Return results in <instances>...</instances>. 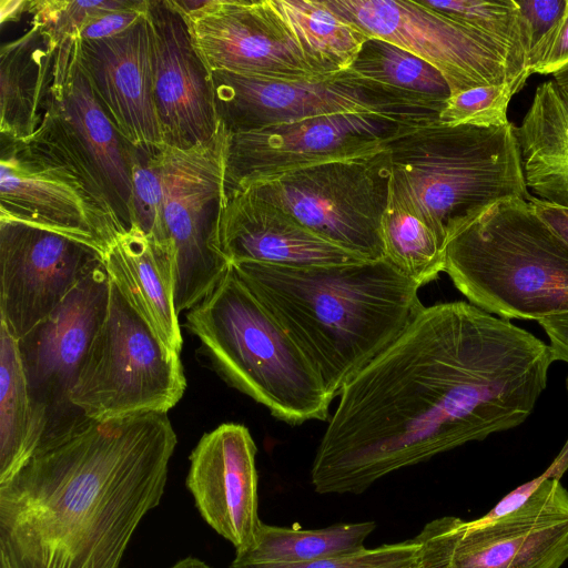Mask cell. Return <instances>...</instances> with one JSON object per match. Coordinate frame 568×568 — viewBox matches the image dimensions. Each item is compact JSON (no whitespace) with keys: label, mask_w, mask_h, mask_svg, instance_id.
I'll return each instance as SVG.
<instances>
[{"label":"cell","mask_w":568,"mask_h":568,"mask_svg":"<svg viewBox=\"0 0 568 568\" xmlns=\"http://www.w3.org/2000/svg\"><path fill=\"white\" fill-rule=\"evenodd\" d=\"M426 123L430 122L343 113L230 133L225 190L245 187L301 168L371 155L400 133Z\"/></svg>","instance_id":"13"},{"label":"cell","mask_w":568,"mask_h":568,"mask_svg":"<svg viewBox=\"0 0 568 568\" xmlns=\"http://www.w3.org/2000/svg\"><path fill=\"white\" fill-rule=\"evenodd\" d=\"M549 345L464 302L424 306L339 393L311 469L317 494L382 477L523 424L544 392Z\"/></svg>","instance_id":"1"},{"label":"cell","mask_w":568,"mask_h":568,"mask_svg":"<svg viewBox=\"0 0 568 568\" xmlns=\"http://www.w3.org/2000/svg\"><path fill=\"white\" fill-rule=\"evenodd\" d=\"M45 425L33 407L18 339L0 323V484L37 452Z\"/></svg>","instance_id":"26"},{"label":"cell","mask_w":568,"mask_h":568,"mask_svg":"<svg viewBox=\"0 0 568 568\" xmlns=\"http://www.w3.org/2000/svg\"><path fill=\"white\" fill-rule=\"evenodd\" d=\"M229 140L230 132L221 122L206 143L190 149L163 145L153 154L162 185L163 232L175 262L179 314L210 295L231 266L211 245L225 195Z\"/></svg>","instance_id":"10"},{"label":"cell","mask_w":568,"mask_h":568,"mask_svg":"<svg viewBox=\"0 0 568 568\" xmlns=\"http://www.w3.org/2000/svg\"><path fill=\"white\" fill-rule=\"evenodd\" d=\"M566 385H567V390H568V377H567V379H566Z\"/></svg>","instance_id":"46"},{"label":"cell","mask_w":568,"mask_h":568,"mask_svg":"<svg viewBox=\"0 0 568 568\" xmlns=\"http://www.w3.org/2000/svg\"><path fill=\"white\" fill-rule=\"evenodd\" d=\"M298 41L323 74L349 67L368 36L343 19L326 0H274Z\"/></svg>","instance_id":"30"},{"label":"cell","mask_w":568,"mask_h":568,"mask_svg":"<svg viewBox=\"0 0 568 568\" xmlns=\"http://www.w3.org/2000/svg\"><path fill=\"white\" fill-rule=\"evenodd\" d=\"M566 65H568V10L550 51L535 73L554 75Z\"/></svg>","instance_id":"39"},{"label":"cell","mask_w":568,"mask_h":568,"mask_svg":"<svg viewBox=\"0 0 568 568\" xmlns=\"http://www.w3.org/2000/svg\"><path fill=\"white\" fill-rule=\"evenodd\" d=\"M389 184L385 146L371 155L292 170L245 187L331 243L362 260L377 261L385 258L382 219Z\"/></svg>","instance_id":"9"},{"label":"cell","mask_w":568,"mask_h":568,"mask_svg":"<svg viewBox=\"0 0 568 568\" xmlns=\"http://www.w3.org/2000/svg\"><path fill=\"white\" fill-rule=\"evenodd\" d=\"M419 2L493 42L506 59L513 94L524 87L530 75L528 36L515 0H422Z\"/></svg>","instance_id":"29"},{"label":"cell","mask_w":568,"mask_h":568,"mask_svg":"<svg viewBox=\"0 0 568 568\" xmlns=\"http://www.w3.org/2000/svg\"><path fill=\"white\" fill-rule=\"evenodd\" d=\"M392 568H424V567L419 566V565L416 562V564H413V565H409V566L392 567Z\"/></svg>","instance_id":"45"},{"label":"cell","mask_w":568,"mask_h":568,"mask_svg":"<svg viewBox=\"0 0 568 568\" xmlns=\"http://www.w3.org/2000/svg\"><path fill=\"white\" fill-rule=\"evenodd\" d=\"M211 245L231 265L315 266L366 261L315 234L248 187L225 190Z\"/></svg>","instance_id":"21"},{"label":"cell","mask_w":568,"mask_h":568,"mask_svg":"<svg viewBox=\"0 0 568 568\" xmlns=\"http://www.w3.org/2000/svg\"><path fill=\"white\" fill-rule=\"evenodd\" d=\"M27 1H1V24L18 20L26 12Z\"/></svg>","instance_id":"41"},{"label":"cell","mask_w":568,"mask_h":568,"mask_svg":"<svg viewBox=\"0 0 568 568\" xmlns=\"http://www.w3.org/2000/svg\"><path fill=\"white\" fill-rule=\"evenodd\" d=\"M55 47L31 26L0 49V136L26 139L41 123Z\"/></svg>","instance_id":"25"},{"label":"cell","mask_w":568,"mask_h":568,"mask_svg":"<svg viewBox=\"0 0 568 568\" xmlns=\"http://www.w3.org/2000/svg\"><path fill=\"white\" fill-rule=\"evenodd\" d=\"M418 551L419 544L413 538L304 562L241 564L232 561L230 568H392L416 564Z\"/></svg>","instance_id":"34"},{"label":"cell","mask_w":568,"mask_h":568,"mask_svg":"<svg viewBox=\"0 0 568 568\" xmlns=\"http://www.w3.org/2000/svg\"><path fill=\"white\" fill-rule=\"evenodd\" d=\"M514 132L527 189L568 209V90L555 80L539 84Z\"/></svg>","instance_id":"24"},{"label":"cell","mask_w":568,"mask_h":568,"mask_svg":"<svg viewBox=\"0 0 568 568\" xmlns=\"http://www.w3.org/2000/svg\"><path fill=\"white\" fill-rule=\"evenodd\" d=\"M178 436L168 413L84 418L0 484L6 568H121L159 506Z\"/></svg>","instance_id":"2"},{"label":"cell","mask_w":568,"mask_h":568,"mask_svg":"<svg viewBox=\"0 0 568 568\" xmlns=\"http://www.w3.org/2000/svg\"><path fill=\"white\" fill-rule=\"evenodd\" d=\"M256 445L241 424L225 423L205 433L190 454L185 479L204 521L235 548H248L258 518Z\"/></svg>","instance_id":"19"},{"label":"cell","mask_w":568,"mask_h":568,"mask_svg":"<svg viewBox=\"0 0 568 568\" xmlns=\"http://www.w3.org/2000/svg\"><path fill=\"white\" fill-rule=\"evenodd\" d=\"M414 539L424 568H560L568 560V491L545 478L503 517L481 523L444 516Z\"/></svg>","instance_id":"11"},{"label":"cell","mask_w":568,"mask_h":568,"mask_svg":"<svg viewBox=\"0 0 568 568\" xmlns=\"http://www.w3.org/2000/svg\"><path fill=\"white\" fill-rule=\"evenodd\" d=\"M209 72L277 80L326 75L274 0H170Z\"/></svg>","instance_id":"14"},{"label":"cell","mask_w":568,"mask_h":568,"mask_svg":"<svg viewBox=\"0 0 568 568\" xmlns=\"http://www.w3.org/2000/svg\"><path fill=\"white\" fill-rule=\"evenodd\" d=\"M149 0H128L118 9L105 11L92 19L79 33L80 40H100L119 34L146 14Z\"/></svg>","instance_id":"36"},{"label":"cell","mask_w":568,"mask_h":568,"mask_svg":"<svg viewBox=\"0 0 568 568\" xmlns=\"http://www.w3.org/2000/svg\"><path fill=\"white\" fill-rule=\"evenodd\" d=\"M528 36L530 74L550 51L568 10V0H515Z\"/></svg>","instance_id":"35"},{"label":"cell","mask_w":568,"mask_h":568,"mask_svg":"<svg viewBox=\"0 0 568 568\" xmlns=\"http://www.w3.org/2000/svg\"><path fill=\"white\" fill-rule=\"evenodd\" d=\"M550 341L555 361L568 363V312L539 321Z\"/></svg>","instance_id":"38"},{"label":"cell","mask_w":568,"mask_h":568,"mask_svg":"<svg viewBox=\"0 0 568 568\" xmlns=\"http://www.w3.org/2000/svg\"><path fill=\"white\" fill-rule=\"evenodd\" d=\"M185 328L232 387L292 425L326 420L332 398L306 355L230 266Z\"/></svg>","instance_id":"6"},{"label":"cell","mask_w":568,"mask_h":568,"mask_svg":"<svg viewBox=\"0 0 568 568\" xmlns=\"http://www.w3.org/2000/svg\"><path fill=\"white\" fill-rule=\"evenodd\" d=\"M0 142V220L59 233L102 255L129 230L91 155L49 101L31 136Z\"/></svg>","instance_id":"7"},{"label":"cell","mask_w":568,"mask_h":568,"mask_svg":"<svg viewBox=\"0 0 568 568\" xmlns=\"http://www.w3.org/2000/svg\"><path fill=\"white\" fill-rule=\"evenodd\" d=\"M567 468H568V442H567V445L565 446V448L562 449L561 454L555 460V463L544 474L547 476V478H552V479L559 480L561 475L565 473V470Z\"/></svg>","instance_id":"42"},{"label":"cell","mask_w":568,"mask_h":568,"mask_svg":"<svg viewBox=\"0 0 568 568\" xmlns=\"http://www.w3.org/2000/svg\"><path fill=\"white\" fill-rule=\"evenodd\" d=\"M170 568H213L203 560L195 557H186L176 561Z\"/></svg>","instance_id":"43"},{"label":"cell","mask_w":568,"mask_h":568,"mask_svg":"<svg viewBox=\"0 0 568 568\" xmlns=\"http://www.w3.org/2000/svg\"><path fill=\"white\" fill-rule=\"evenodd\" d=\"M103 264L110 281L131 307L169 349L180 353L182 335L174 301L173 253L133 224L105 250Z\"/></svg>","instance_id":"23"},{"label":"cell","mask_w":568,"mask_h":568,"mask_svg":"<svg viewBox=\"0 0 568 568\" xmlns=\"http://www.w3.org/2000/svg\"><path fill=\"white\" fill-rule=\"evenodd\" d=\"M210 74L219 120L230 133L343 113H376L423 122L439 118V113L414 106L349 69L296 80L223 71Z\"/></svg>","instance_id":"12"},{"label":"cell","mask_w":568,"mask_h":568,"mask_svg":"<svg viewBox=\"0 0 568 568\" xmlns=\"http://www.w3.org/2000/svg\"><path fill=\"white\" fill-rule=\"evenodd\" d=\"M102 262L100 252L68 236L0 220V323L20 339Z\"/></svg>","instance_id":"17"},{"label":"cell","mask_w":568,"mask_h":568,"mask_svg":"<svg viewBox=\"0 0 568 568\" xmlns=\"http://www.w3.org/2000/svg\"><path fill=\"white\" fill-rule=\"evenodd\" d=\"M514 126L435 121L395 136L386 145L388 202L425 222L445 248L495 203L531 201Z\"/></svg>","instance_id":"4"},{"label":"cell","mask_w":568,"mask_h":568,"mask_svg":"<svg viewBox=\"0 0 568 568\" xmlns=\"http://www.w3.org/2000/svg\"><path fill=\"white\" fill-rule=\"evenodd\" d=\"M314 366L334 399L424 307L420 288L386 258L345 264L231 265Z\"/></svg>","instance_id":"3"},{"label":"cell","mask_w":568,"mask_h":568,"mask_svg":"<svg viewBox=\"0 0 568 568\" xmlns=\"http://www.w3.org/2000/svg\"><path fill=\"white\" fill-rule=\"evenodd\" d=\"M79 52L98 100L119 134L140 152L162 148L148 11L119 34L79 39Z\"/></svg>","instance_id":"20"},{"label":"cell","mask_w":568,"mask_h":568,"mask_svg":"<svg viewBox=\"0 0 568 568\" xmlns=\"http://www.w3.org/2000/svg\"><path fill=\"white\" fill-rule=\"evenodd\" d=\"M186 379L180 353L169 349L110 281L104 318L71 392V404L91 420L168 413Z\"/></svg>","instance_id":"8"},{"label":"cell","mask_w":568,"mask_h":568,"mask_svg":"<svg viewBox=\"0 0 568 568\" xmlns=\"http://www.w3.org/2000/svg\"><path fill=\"white\" fill-rule=\"evenodd\" d=\"M513 95L508 83L483 85L458 92L447 100L438 121L449 125H506L510 123L507 111Z\"/></svg>","instance_id":"33"},{"label":"cell","mask_w":568,"mask_h":568,"mask_svg":"<svg viewBox=\"0 0 568 568\" xmlns=\"http://www.w3.org/2000/svg\"><path fill=\"white\" fill-rule=\"evenodd\" d=\"M545 478H547V476L542 474L538 478H535L510 491L486 515L478 518V520L481 523L490 521L518 509L528 500Z\"/></svg>","instance_id":"37"},{"label":"cell","mask_w":568,"mask_h":568,"mask_svg":"<svg viewBox=\"0 0 568 568\" xmlns=\"http://www.w3.org/2000/svg\"><path fill=\"white\" fill-rule=\"evenodd\" d=\"M536 213L568 244V209L532 197Z\"/></svg>","instance_id":"40"},{"label":"cell","mask_w":568,"mask_h":568,"mask_svg":"<svg viewBox=\"0 0 568 568\" xmlns=\"http://www.w3.org/2000/svg\"><path fill=\"white\" fill-rule=\"evenodd\" d=\"M554 80L562 88L568 90V65L559 70L554 75Z\"/></svg>","instance_id":"44"},{"label":"cell","mask_w":568,"mask_h":568,"mask_svg":"<svg viewBox=\"0 0 568 568\" xmlns=\"http://www.w3.org/2000/svg\"><path fill=\"white\" fill-rule=\"evenodd\" d=\"M374 521L335 524L320 529L287 528L262 521L254 542L235 552L233 561L304 562L346 555L365 548Z\"/></svg>","instance_id":"28"},{"label":"cell","mask_w":568,"mask_h":568,"mask_svg":"<svg viewBox=\"0 0 568 568\" xmlns=\"http://www.w3.org/2000/svg\"><path fill=\"white\" fill-rule=\"evenodd\" d=\"M128 0H31L26 12L31 14V26L58 48L77 38L97 16L123 7Z\"/></svg>","instance_id":"32"},{"label":"cell","mask_w":568,"mask_h":568,"mask_svg":"<svg viewBox=\"0 0 568 568\" xmlns=\"http://www.w3.org/2000/svg\"><path fill=\"white\" fill-rule=\"evenodd\" d=\"M0 568H6L2 564H0Z\"/></svg>","instance_id":"47"},{"label":"cell","mask_w":568,"mask_h":568,"mask_svg":"<svg viewBox=\"0 0 568 568\" xmlns=\"http://www.w3.org/2000/svg\"><path fill=\"white\" fill-rule=\"evenodd\" d=\"M48 101L91 155L130 227L138 150L119 134L98 100L80 58L78 38L55 49Z\"/></svg>","instance_id":"22"},{"label":"cell","mask_w":568,"mask_h":568,"mask_svg":"<svg viewBox=\"0 0 568 568\" xmlns=\"http://www.w3.org/2000/svg\"><path fill=\"white\" fill-rule=\"evenodd\" d=\"M347 69L414 106L437 113L452 97L436 68L379 38L368 37Z\"/></svg>","instance_id":"27"},{"label":"cell","mask_w":568,"mask_h":568,"mask_svg":"<svg viewBox=\"0 0 568 568\" xmlns=\"http://www.w3.org/2000/svg\"><path fill=\"white\" fill-rule=\"evenodd\" d=\"M385 258L419 287L444 272L445 248L417 216L390 204L382 219Z\"/></svg>","instance_id":"31"},{"label":"cell","mask_w":568,"mask_h":568,"mask_svg":"<svg viewBox=\"0 0 568 568\" xmlns=\"http://www.w3.org/2000/svg\"><path fill=\"white\" fill-rule=\"evenodd\" d=\"M444 254L456 288L489 314L539 322L568 312V244L524 199L495 203Z\"/></svg>","instance_id":"5"},{"label":"cell","mask_w":568,"mask_h":568,"mask_svg":"<svg viewBox=\"0 0 568 568\" xmlns=\"http://www.w3.org/2000/svg\"><path fill=\"white\" fill-rule=\"evenodd\" d=\"M153 89L163 144L190 149L211 141L220 120L211 74L183 16L170 0H149Z\"/></svg>","instance_id":"18"},{"label":"cell","mask_w":568,"mask_h":568,"mask_svg":"<svg viewBox=\"0 0 568 568\" xmlns=\"http://www.w3.org/2000/svg\"><path fill=\"white\" fill-rule=\"evenodd\" d=\"M368 37L419 57L446 79L452 95L477 87L509 84L503 52L489 40L413 0H326Z\"/></svg>","instance_id":"16"},{"label":"cell","mask_w":568,"mask_h":568,"mask_svg":"<svg viewBox=\"0 0 568 568\" xmlns=\"http://www.w3.org/2000/svg\"><path fill=\"white\" fill-rule=\"evenodd\" d=\"M109 294L110 278L102 262L53 313L18 339L30 397L45 425L43 442L85 418L70 395L104 318Z\"/></svg>","instance_id":"15"}]
</instances>
